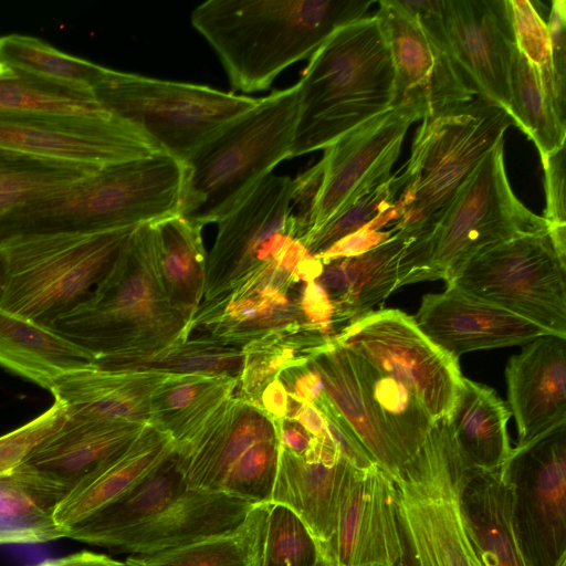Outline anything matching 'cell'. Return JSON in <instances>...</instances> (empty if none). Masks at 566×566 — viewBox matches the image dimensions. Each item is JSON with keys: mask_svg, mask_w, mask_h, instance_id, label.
Returning <instances> with one entry per match:
<instances>
[{"mask_svg": "<svg viewBox=\"0 0 566 566\" xmlns=\"http://www.w3.org/2000/svg\"><path fill=\"white\" fill-rule=\"evenodd\" d=\"M371 0H208L192 27L222 64L234 91L269 88L286 67L310 59L337 30L364 17Z\"/></svg>", "mask_w": 566, "mask_h": 566, "instance_id": "obj_1", "label": "cell"}, {"mask_svg": "<svg viewBox=\"0 0 566 566\" xmlns=\"http://www.w3.org/2000/svg\"><path fill=\"white\" fill-rule=\"evenodd\" d=\"M298 88L292 157L325 149L395 107V69L376 17L337 30L311 57Z\"/></svg>", "mask_w": 566, "mask_h": 566, "instance_id": "obj_2", "label": "cell"}, {"mask_svg": "<svg viewBox=\"0 0 566 566\" xmlns=\"http://www.w3.org/2000/svg\"><path fill=\"white\" fill-rule=\"evenodd\" d=\"M184 174V164L164 153L101 168L0 217V245L23 237L97 232L177 216Z\"/></svg>", "mask_w": 566, "mask_h": 566, "instance_id": "obj_3", "label": "cell"}, {"mask_svg": "<svg viewBox=\"0 0 566 566\" xmlns=\"http://www.w3.org/2000/svg\"><path fill=\"white\" fill-rule=\"evenodd\" d=\"M96 358L163 352L189 338V321L169 303L154 253L151 223L136 228L128 248L88 297L49 325Z\"/></svg>", "mask_w": 566, "mask_h": 566, "instance_id": "obj_4", "label": "cell"}, {"mask_svg": "<svg viewBox=\"0 0 566 566\" xmlns=\"http://www.w3.org/2000/svg\"><path fill=\"white\" fill-rule=\"evenodd\" d=\"M297 117V84L258 98L182 163L179 214L202 228L217 223L292 158Z\"/></svg>", "mask_w": 566, "mask_h": 566, "instance_id": "obj_5", "label": "cell"}, {"mask_svg": "<svg viewBox=\"0 0 566 566\" xmlns=\"http://www.w3.org/2000/svg\"><path fill=\"white\" fill-rule=\"evenodd\" d=\"M545 230L544 218L528 210L511 189L502 139L430 228L408 244L399 263L398 287L428 280H443L448 284L482 251Z\"/></svg>", "mask_w": 566, "mask_h": 566, "instance_id": "obj_6", "label": "cell"}, {"mask_svg": "<svg viewBox=\"0 0 566 566\" xmlns=\"http://www.w3.org/2000/svg\"><path fill=\"white\" fill-rule=\"evenodd\" d=\"M137 227L6 242L0 245L7 264L0 307L48 326L84 302L108 276Z\"/></svg>", "mask_w": 566, "mask_h": 566, "instance_id": "obj_7", "label": "cell"}, {"mask_svg": "<svg viewBox=\"0 0 566 566\" xmlns=\"http://www.w3.org/2000/svg\"><path fill=\"white\" fill-rule=\"evenodd\" d=\"M512 124L504 108L480 96L422 119L392 230L412 239L426 232Z\"/></svg>", "mask_w": 566, "mask_h": 566, "instance_id": "obj_8", "label": "cell"}, {"mask_svg": "<svg viewBox=\"0 0 566 566\" xmlns=\"http://www.w3.org/2000/svg\"><path fill=\"white\" fill-rule=\"evenodd\" d=\"M467 471L444 416L434 421L420 451L394 480L400 538L397 566H481L459 503Z\"/></svg>", "mask_w": 566, "mask_h": 566, "instance_id": "obj_9", "label": "cell"}, {"mask_svg": "<svg viewBox=\"0 0 566 566\" xmlns=\"http://www.w3.org/2000/svg\"><path fill=\"white\" fill-rule=\"evenodd\" d=\"M93 96L107 113L139 129L161 153L181 163L258 101L208 85L112 69L94 87Z\"/></svg>", "mask_w": 566, "mask_h": 566, "instance_id": "obj_10", "label": "cell"}, {"mask_svg": "<svg viewBox=\"0 0 566 566\" xmlns=\"http://www.w3.org/2000/svg\"><path fill=\"white\" fill-rule=\"evenodd\" d=\"M447 285L566 338V262L559 258L548 230L482 251Z\"/></svg>", "mask_w": 566, "mask_h": 566, "instance_id": "obj_11", "label": "cell"}, {"mask_svg": "<svg viewBox=\"0 0 566 566\" xmlns=\"http://www.w3.org/2000/svg\"><path fill=\"white\" fill-rule=\"evenodd\" d=\"M374 15L394 63L395 107L421 102L428 119L473 98L453 56L440 0H380Z\"/></svg>", "mask_w": 566, "mask_h": 566, "instance_id": "obj_12", "label": "cell"}, {"mask_svg": "<svg viewBox=\"0 0 566 566\" xmlns=\"http://www.w3.org/2000/svg\"><path fill=\"white\" fill-rule=\"evenodd\" d=\"M500 473L528 566H566V421L512 448Z\"/></svg>", "mask_w": 566, "mask_h": 566, "instance_id": "obj_13", "label": "cell"}, {"mask_svg": "<svg viewBox=\"0 0 566 566\" xmlns=\"http://www.w3.org/2000/svg\"><path fill=\"white\" fill-rule=\"evenodd\" d=\"M334 339L403 384L434 421L449 415L462 378L458 359L434 345L412 316L396 308L373 311Z\"/></svg>", "mask_w": 566, "mask_h": 566, "instance_id": "obj_14", "label": "cell"}, {"mask_svg": "<svg viewBox=\"0 0 566 566\" xmlns=\"http://www.w3.org/2000/svg\"><path fill=\"white\" fill-rule=\"evenodd\" d=\"M292 193V178L271 174L217 222L202 301L235 289L295 241Z\"/></svg>", "mask_w": 566, "mask_h": 566, "instance_id": "obj_15", "label": "cell"}, {"mask_svg": "<svg viewBox=\"0 0 566 566\" xmlns=\"http://www.w3.org/2000/svg\"><path fill=\"white\" fill-rule=\"evenodd\" d=\"M424 116L423 103H402L324 149L313 166L317 191L307 235L391 177L407 130Z\"/></svg>", "mask_w": 566, "mask_h": 566, "instance_id": "obj_16", "label": "cell"}, {"mask_svg": "<svg viewBox=\"0 0 566 566\" xmlns=\"http://www.w3.org/2000/svg\"><path fill=\"white\" fill-rule=\"evenodd\" d=\"M0 147L94 168L161 153L139 129L111 114L0 116Z\"/></svg>", "mask_w": 566, "mask_h": 566, "instance_id": "obj_17", "label": "cell"}, {"mask_svg": "<svg viewBox=\"0 0 566 566\" xmlns=\"http://www.w3.org/2000/svg\"><path fill=\"white\" fill-rule=\"evenodd\" d=\"M297 282L274 261L235 289L202 301L190 331L202 328L207 336L239 347L271 335L312 331L300 306Z\"/></svg>", "mask_w": 566, "mask_h": 566, "instance_id": "obj_18", "label": "cell"}, {"mask_svg": "<svg viewBox=\"0 0 566 566\" xmlns=\"http://www.w3.org/2000/svg\"><path fill=\"white\" fill-rule=\"evenodd\" d=\"M326 566H397V489L377 465L355 470L343 492L333 532L319 544Z\"/></svg>", "mask_w": 566, "mask_h": 566, "instance_id": "obj_19", "label": "cell"}, {"mask_svg": "<svg viewBox=\"0 0 566 566\" xmlns=\"http://www.w3.org/2000/svg\"><path fill=\"white\" fill-rule=\"evenodd\" d=\"M458 67L474 96L511 117L510 75L516 49L506 0H440Z\"/></svg>", "mask_w": 566, "mask_h": 566, "instance_id": "obj_20", "label": "cell"}, {"mask_svg": "<svg viewBox=\"0 0 566 566\" xmlns=\"http://www.w3.org/2000/svg\"><path fill=\"white\" fill-rule=\"evenodd\" d=\"M413 319L434 345L454 359L473 350L526 345L552 334L453 285H447L441 293L426 294Z\"/></svg>", "mask_w": 566, "mask_h": 566, "instance_id": "obj_21", "label": "cell"}, {"mask_svg": "<svg viewBox=\"0 0 566 566\" xmlns=\"http://www.w3.org/2000/svg\"><path fill=\"white\" fill-rule=\"evenodd\" d=\"M149 423L73 418L17 470L63 500L123 453Z\"/></svg>", "mask_w": 566, "mask_h": 566, "instance_id": "obj_22", "label": "cell"}, {"mask_svg": "<svg viewBox=\"0 0 566 566\" xmlns=\"http://www.w3.org/2000/svg\"><path fill=\"white\" fill-rule=\"evenodd\" d=\"M276 438V421L260 406L233 395L175 450L189 488L221 492L230 470L250 448Z\"/></svg>", "mask_w": 566, "mask_h": 566, "instance_id": "obj_23", "label": "cell"}, {"mask_svg": "<svg viewBox=\"0 0 566 566\" xmlns=\"http://www.w3.org/2000/svg\"><path fill=\"white\" fill-rule=\"evenodd\" d=\"M255 504L222 492L188 488L147 521L112 538L103 547L149 555L238 527Z\"/></svg>", "mask_w": 566, "mask_h": 566, "instance_id": "obj_24", "label": "cell"}, {"mask_svg": "<svg viewBox=\"0 0 566 566\" xmlns=\"http://www.w3.org/2000/svg\"><path fill=\"white\" fill-rule=\"evenodd\" d=\"M355 470L339 455L329 437H314L302 454L280 446L270 502L296 513L321 544L333 532L343 492Z\"/></svg>", "mask_w": 566, "mask_h": 566, "instance_id": "obj_25", "label": "cell"}, {"mask_svg": "<svg viewBox=\"0 0 566 566\" xmlns=\"http://www.w3.org/2000/svg\"><path fill=\"white\" fill-rule=\"evenodd\" d=\"M517 446L566 421V338L543 335L513 355L505 368Z\"/></svg>", "mask_w": 566, "mask_h": 566, "instance_id": "obj_26", "label": "cell"}, {"mask_svg": "<svg viewBox=\"0 0 566 566\" xmlns=\"http://www.w3.org/2000/svg\"><path fill=\"white\" fill-rule=\"evenodd\" d=\"M170 375L113 370L94 364L70 370L56 378L50 389L73 418L150 423V398Z\"/></svg>", "mask_w": 566, "mask_h": 566, "instance_id": "obj_27", "label": "cell"}, {"mask_svg": "<svg viewBox=\"0 0 566 566\" xmlns=\"http://www.w3.org/2000/svg\"><path fill=\"white\" fill-rule=\"evenodd\" d=\"M399 232L356 254L321 259L316 281L326 292L333 308V325L339 332L373 312L375 305L398 289L401 256L412 241Z\"/></svg>", "mask_w": 566, "mask_h": 566, "instance_id": "obj_28", "label": "cell"}, {"mask_svg": "<svg viewBox=\"0 0 566 566\" xmlns=\"http://www.w3.org/2000/svg\"><path fill=\"white\" fill-rule=\"evenodd\" d=\"M174 451L175 441L170 433L147 424L123 453L57 504L55 523L65 533L67 528L120 500Z\"/></svg>", "mask_w": 566, "mask_h": 566, "instance_id": "obj_29", "label": "cell"}, {"mask_svg": "<svg viewBox=\"0 0 566 566\" xmlns=\"http://www.w3.org/2000/svg\"><path fill=\"white\" fill-rule=\"evenodd\" d=\"M459 503L481 566H528L514 534L510 492L500 469L467 471L459 490Z\"/></svg>", "mask_w": 566, "mask_h": 566, "instance_id": "obj_30", "label": "cell"}, {"mask_svg": "<svg viewBox=\"0 0 566 566\" xmlns=\"http://www.w3.org/2000/svg\"><path fill=\"white\" fill-rule=\"evenodd\" d=\"M509 406L490 387L462 376L448 424L468 471L502 467L512 451Z\"/></svg>", "mask_w": 566, "mask_h": 566, "instance_id": "obj_31", "label": "cell"}, {"mask_svg": "<svg viewBox=\"0 0 566 566\" xmlns=\"http://www.w3.org/2000/svg\"><path fill=\"white\" fill-rule=\"evenodd\" d=\"M95 356L51 327L0 307V367L50 391L63 374Z\"/></svg>", "mask_w": 566, "mask_h": 566, "instance_id": "obj_32", "label": "cell"}, {"mask_svg": "<svg viewBox=\"0 0 566 566\" xmlns=\"http://www.w3.org/2000/svg\"><path fill=\"white\" fill-rule=\"evenodd\" d=\"M344 349L379 429L405 469L422 448L434 420L403 384Z\"/></svg>", "mask_w": 566, "mask_h": 566, "instance_id": "obj_33", "label": "cell"}, {"mask_svg": "<svg viewBox=\"0 0 566 566\" xmlns=\"http://www.w3.org/2000/svg\"><path fill=\"white\" fill-rule=\"evenodd\" d=\"M158 276L170 305L190 323L205 295L202 227L180 214L151 223Z\"/></svg>", "mask_w": 566, "mask_h": 566, "instance_id": "obj_34", "label": "cell"}, {"mask_svg": "<svg viewBox=\"0 0 566 566\" xmlns=\"http://www.w3.org/2000/svg\"><path fill=\"white\" fill-rule=\"evenodd\" d=\"M326 396L375 464L396 480L403 467L379 429L345 349L334 337L310 359Z\"/></svg>", "mask_w": 566, "mask_h": 566, "instance_id": "obj_35", "label": "cell"}, {"mask_svg": "<svg viewBox=\"0 0 566 566\" xmlns=\"http://www.w3.org/2000/svg\"><path fill=\"white\" fill-rule=\"evenodd\" d=\"M176 450L120 500L67 528L65 537L101 546L161 511L188 489Z\"/></svg>", "mask_w": 566, "mask_h": 566, "instance_id": "obj_36", "label": "cell"}, {"mask_svg": "<svg viewBox=\"0 0 566 566\" xmlns=\"http://www.w3.org/2000/svg\"><path fill=\"white\" fill-rule=\"evenodd\" d=\"M237 386L234 376L171 375L150 398L149 424L170 433L180 446L234 395Z\"/></svg>", "mask_w": 566, "mask_h": 566, "instance_id": "obj_37", "label": "cell"}, {"mask_svg": "<svg viewBox=\"0 0 566 566\" xmlns=\"http://www.w3.org/2000/svg\"><path fill=\"white\" fill-rule=\"evenodd\" d=\"M62 501L19 470L0 478V545L41 544L64 538L54 521V511Z\"/></svg>", "mask_w": 566, "mask_h": 566, "instance_id": "obj_38", "label": "cell"}, {"mask_svg": "<svg viewBox=\"0 0 566 566\" xmlns=\"http://www.w3.org/2000/svg\"><path fill=\"white\" fill-rule=\"evenodd\" d=\"M244 363L241 347L210 336L187 339L163 352L140 356L102 357L94 365L113 370L165 375H228L239 377Z\"/></svg>", "mask_w": 566, "mask_h": 566, "instance_id": "obj_39", "label": "cell"}, {"mask_svg": "<svg viewBox=\"0 0 566 566\" xmlns=\"http://www.w3.org/2000/svg\"><path fill=\"white\" fill-rule=\"evenodd\" d=\"M0 65L90 95L107 70L39 38L17 33L0 36Z\"/></svg>", "mask_w": 566, "mask_h": 566, "instance_id": "obj_40", "label": "cell"}, {"mask_svg": "<svg viewBox=\"0 0 566 566\" xmlns=\"http://www.w3.org/2000/svg\"><path fill=\"white\" fill-rule=\"evenodd\" d=\"M99 169L43 159L0 147V217L64 190Z\"/></svg>", "mask_w": 566, "mask_h": 566, "instance_id": "obj_41", "label": "cell"}, {"mask_svg": "<svg viewBox=\"0 0 566 566\" xmlns=\"http://www.w3.org/2000/svg\"><path fill=\"white\" fill-rule=\"evenodd\" d=\"M256 512L250 566H326L318 541L291 509L265 502Z\"/></svg>", "mask_w": 566, "mask_h": 566, "instance_id": "obj_42", "label": "cell"}, {"mask_svg": "<svg viewBox=\"0 0 566 566\" xmlns=\"http://www.w3.org/2000/svg\"><path fill=\"white\" fill-rule=\"evenodd\" d=\"M511 118L535 144L541 158L565 145L566 123L549 101L536 69L515 49L511 75Z\"/></svg>", "mask_w": 566, "mask_h": 566, "instance_id": "obj_43", "label": "cell"}, {"mask_svg": "<svg viewBox=\"0 0 566 566\" xmlns=\"http://www.w3.org/2000/svg\"><path fill=\"white\" fill-rule=\"evenodd\" d=\"M93 95L46 83L0 65V116H106Z\"/></svg>", "mask_w": 566, "mask_h": 566, "instance_id": "obj_44", "label": "cell"}, {"mask_svg": "<svg viewBox=\"0 0 566 566\" xmlns=\"http://www.w3.org/2000/svg\"><path fill=\"white\" fill-rule=\"evenodd\" d=\"M256 504L235 528L149 555H130L135 566H250L253 556Z\"/></svg>", "mask_w": 566, "mask_h": 566, "instance_id": "obj_45", "label": "cell"}, {"mask_svg": "<svg viewBox=\"0 0 566 566\" xmlns=\"http://www.w3.org/2000/svg\"><path fill=\"white\" fill-rule=\"evenodd\" d=\"M406 181L402 169L305 237L302 245L311 256L317 259L338 242L367 228L377 230L388 217L396 220L397 195L402 191Z\"/></svg>", "mask_w": 566, "mask_h": 566, "instance_id": "obj_46", "label": "cell"}, {"mask_svg": "<svg viewBox=\"0 0 566 566\" xmlns=\"http://www.w3.org/2000/svg\"><path fill=\"white\" fill-rule=\"evenodd\" d=\"M517 49L536 69L560 120L565 119V92L555 77L546 23L526 0H506Z\"/></svg>", "mask_w": 566, "mask_h": 566, "instance_id": "obj_47", "label": "cell"}, {"mask_svg": "<svg viewBox=\"0 0 566 566\" xmlns=\"http://www.w3.org/2000/svg\"><path fill=\"white\" fill-rule=\"evenodd\" d=\"M67 419L66 406L54 402L24 424L0 436V478L22 465Z\"/></svg>", "mask_w": 566, "mask_h": 566, "instance_id": "obj_48", "label": "cell"}, {"mask_svg": "<svg viewBox=\"0 0 566 566\" xmlns=\"http://www.w3.org/2000/svg\"><path fill=\"white\" fill-rule=\"evenodd\" d=\"M541 159L546 197L543 218L559 258L566 262L565 145Z\"/></svg>", "mask_w": 566, "mask_h": 566, "instance_id": "obj_49", "label": "cell"}, {"mask_svg": "<svg viewBox=\"0 0 566 566\" xmlns=\"http://www.w3.org/2000/svg\"><path fill=\"white\" fill-rule=\"evenodd\" d=\"M322 413L327 434L339 455L352 467L365 471L375 462L359 443L344 418L334 408L327 396L315 406Z\"/></svg>", "mask_w": 566, "mask_h": 566, "instance_id": "obj_50", "label": "cell"}, {"mask_svg": "<svg viewBox=\"0 0 566 566\" xmlns=\"http://www.w3.org/2000/svg\"><path fill=\"white\" fill-rule=\"evenodd\" d=\"M276 378L284 385L289 397L298 402L316 406L326 397L322 379L310 360L285 368Z\"/></svg>", "mask_w": 566, "mask_h": 566, "instance_id": "obj_51", "label": "cell"}, {"mask_svg": "<svg viewBox=\"0 0 566 566\" xmlns=\"http://www.w3.org/2000/svg\"><path fill=\"white\" fill-rule=\"evenodd\" d=\"M300 306L310 329L333 337L328 331L334 326V308L316 280L307 281L301 287Z\"/></svg>", "mask_w": 566, "mask_h": 566, "instance_id": "obj_52", "label": "cell"}, {"mask_svg": "<svg viewBox=\"0 0 566 566\" xmlns=\"http://www.w3.org/2000/svg\"><path fill=\"white\" fill-rule=\"evenodd\" d=\"M547 30L551 42L553 69L559 88H566V1L553 0Z\"/></svg>", "mask_w": 566, "mask_h": 566, "instance_id": "obj_53", "label": "cell"}, {"mask_svg": "<svg viewBox=\"0 0 566 566\" xmlns=\"http://www.w3.org/2000/svg\"><path fill=\"white\" fill-rule=\"evenodd\" d=\"M28 566H135L127 558L115 559L106 554L92 551H81L66 556L46 558Z\"/></svg>", "mask_w": 566, "mask_h": 566, "instance_id": "obj_54", "label": "cell"}, {"mask_svg": "<svg viewBox=\"0 0 566 566\" xmlns=\"http://www.w3.org/2000/svg\"><path fill=\"white\" fill-rule=\"evenodd\" d=\"M302 426L311 436L328 437L321 411L312 403L298 402L289 397L287 417Z\"/></svg>", "mask_w": 566, "mask_h": 566, "instance_id": "obj_55", "label": "cell"}, {"mask_svg": "<svg viewBox=\"0 0 566 566\" xmlns=\"http://www.w3.org/2000/svg\"><path fill=\"white\" fill-rule=\"evenodd\" d=\"M276 421L279 443L292 452L302 454L311 446L313 436H311L302 426L290 418L279 419Z\"/></svg>", "mask_w": 566, "mask_h": 566, "instance_id": "obj_56", "label": "cell"}, {"mask_svg": "<svg viewBox=\"0 0 566 566\" xmlns=\"http://www.w3.org/2000/svg\"><path fill=\"white\" fill-rule=\"evenodd\" d=\"M259 406L274 420L284 419L289 412V395L284 385L274 378L262 390Z\"/></svg>", "mask_w": 566, "mask_h": 566, "instance_id": "obj_57", "label": "cell"}, {"mask_svg": "<svg viewBox=\"0 0 566 566\" xmlns=\"http://www.w3.org/2000/svg\"><path fill=\"white\" fill-rule=\"evenodd\" d=\"M7 282V264L2 252L0 251V303L4 293Z\"/></svg>", "mask_w": 566, "mask_h": 566, "instance_id": "obj_58", "label": "cell"}]
</instances>
